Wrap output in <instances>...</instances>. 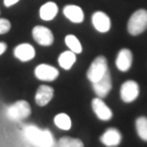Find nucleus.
I'll return each instance as SVG.
<instances>
[{
  "instance_id": "15",
  "label": "nucleus",
  "mask_w": 147,
  "mask_h": 147,
  "mask_svg": "<svg viewBox=\"0 0 147 147\" xmlns=\"http://www.w3.org/2000/svg\"><path fill=\"white\" fill-rule=\"evenodd\" d=\"M63 14L72 23H82L84 21V12L83 9L75 5H68L63 8Z\"/></svg>"
},
{
  "instance_id": "5",
  "label": "nucleus",
  "mask_w": 147,
  "mask_h": 147,
  "mask_svg": "<svg viewBox=\"0 0 147 147\" xmlns=\"http://www.w3.org/2000/svg\"><path fill=\"white\" fill-rule=\"evenodd\" d=\"M140 95V85L133 80H127L120 87V98L125 104H131Z\"/></svg>"
},
{
  "instance_id": "3",
  "label": "nucleus",
  "mask_w": 147,
  "mask_h": 147,
  "mask_svg": "<svg viewBox=\"0 0 147 147\" xmlns=\"http://www.w3.org/2000/svg\"><path fill=\"white\" fill-rule=\"evenodd\" d=\"M31 106L26 100H18L14 104L9 106L5 110L7 117L13 121L25 120L31 116Z\"/></svg>"
},
{
  "instance_id": "16",
  "label": "nucleus",
  "mask_w": 147,
  "mask_h": 147,
  "mask_svg": "<svg viewBox=\"0 0 147 147\" xmlns=\"http://www.w3.org/2000/svg\"><path fill=\"white\" fill-rule=\"evenodd\" d=\"M58 11L59 8L57 3H55L53 1H49V2H46L45 5H42L40 7L39 16L42 21H51L58 14Z\"/></svg>"
},
{
  "instance_id": "21",
  "label": "nucleus",
  "mask_w": 147,
  "mask_h": 147,
  "mask_svg": "<svg viewBox=\"0 0 147 147\" xmlns=\"http://www.w3.org/2000/svg\"><path fill=\"white\" fill-rule=\"evenodd\" d=\"M58 147H85L82 140L75 137L63 136L58 141Z\"/></svg>"
},
{
  "instance_id": "6",
  "label": "nucleus",
  "mask_w": 147,
  "mask_h": 147,
  "mask_svg": "<svg viewBox=\"0 0 147 147\" xmlns=\"http://www.w3.org/2000/svg\"><path fill=\"white\" fill-rule=\"evenodd\" d=\"M32 35H33L34 40L44 47L51 46L53 44V40H55L53 32L48 27L42 26V25H37L34 27L32 31Z\"/></svg>"
},
{
  "instance_id": "20",
  "label": "nucleus",
  "mask_w": 147,
  "mask_h": 147,
  "mask_svg": "<svg viewBox=\"0 0 147 147\" xmlns=\"http://www.w3.org/2000/svg\"><path fill=\"white\" fill-rule=\"evenodd\" d=\"M64 42H65V45L68 46L69 50H71V51H73L74 53H82V50H83V48H82V44L81 42L79 40V38L76 36H74L72 34H69L65 36L64 38Z\"/></svg>"
},
{
  "instance_id": "7",
  "label": "nucleus",
  "mask_w": 147,
  "mask_h": 147,
  "mask_svg": "<svg viewBox=\"0 0 147 147\" xmlns=\"http://www.w3.org/2000/svg\"><path fill=\"white\" fill-rule=\"evenodd\" d=\"M92 86H93V90L97 97H99V98L107 97L112 89V79H111L110 71L108 70L99 81L92 83Z\"/></svg>"
},
{
  "instance_id": "17",
  "label": "nucleus",
  "mask_w": 147,
  "mask_h": 147,
  "mask_svg": "<svg viewBox=\"0 0 147 147\" xmlns=\"http://www.w3.org/2000/svg\"><path fill=\"white\" fill-rule=\"evenodd\" d=\"M75 61H76V53H74L71 50H67V51L61 53L58 58L59 65L63 70H70L73 67Z\"/></svg>"
},
{
  "instance_id": "24",
  "label": "nucleus",
  "mask_w": 147,
  "mask_h": 147,
  "mask_svg": "<svg viewBox=\"0 0 147 147\" xmlns=\"http://www.w3.org/2000/svg\"><path fill=\"white\" fill-rule=\"evenodd\" d=\"M5 49H7V44H5V42H0V56L5 53Z\"/></svg>"
},
{
  "instance_id": "11",
  "label": "nucleus",
  "mask_w": 147,
  "mask_h": 147,
  "mask_svg": "<svg viewBox=\"0 0 147 147\" xmlns=\"http://www.w3.org/2000/svg\"><path fill=\"white\" fill-rule=\"evenodd\" d=\"M92 23L95 30L99 33H107L111 28L110 18L102 11H97L92 16Z\"/></svg>"
},
{
  "instance_id": "9",
  "label": "nucleus",
  "mask_w": 147,
  "mask_h": 147,
  "mask_svg": "<svg viewBox=\"0 0 147 147\" xmlns=\"http://www.w3.org/2000/svg\"><path fill=\"white\" fill-rule=\"evenodd\" d=\"M99 141L106 147H118L122 142V134L116 127H109L100 135Z\"/></svg>"
},
{
  "instance_id": "10",
  "label": "nucleus",
  "mask_w": 147,
  "mask_h": 147,
  "mask_svg": "<svg viewBox=\"0 0 147 147\" xmlns=\"http://www.w3.org/2000/svg\"><path fill=\"white\" fill-rule=\"evenodd\" d=\"M35 76L39 81L53 82L59 76V71L50 64L42 63L35 68Z\"/></svg>"
},
{
  "instance_id": "1",
  "label": "nucleus",
  "mask_w": 147,
  "mask_h": 147,
  "mask_svg": "<svg viewBox=\"0 0 147 147\" xmlns=\"http://www.w3.org/2000/svg\"><path fill=\"white\" fill-rule=\"evenodd\" d=\"M23 135L28 143L36 147H53L55 140L51 132L46 129H39L34 124L26 125L23 129Z\"/></svg>"
},
{
  "instance_id": "13",
  "label": "nucleus",
  "mask_w": 147,
  "mask_h": 147,
  "mask_svg": "<svg viewBox=\"0 0 147 147\" xmlns=\"http://www.w3.org/2000/svg\"><path fill=\"white\" fill-rule=\"evenodd\" d=\"M53 94H55V90L51 86L40 85L37 88L36 95H35L36 105L39 106V107H45L51 101V99L53 98Z\"/></svg>"
},
{
  "instance_id": "19",
  "label": "nucleus",
  "mask_w": 147,
  "mask_h": 147,
  "mask_svg": "<svg viewBox=\"0 0 147 147\" xmlns=\"http://www.w3.org/2000/svg\"><path fill=\"white\" fill-rule=\"evenodd\" d=\"M53 122H55V124L58 129L63 130V131H69L72 127L71 118L67 113H58L57 116L55 117Z\"/></svg>"
},
{
  "instance_id": "14",
  "label": "nucleus",
  "mask_w": 147,
  "mask_h": 147,
  "mask_svg": "<svg viewBox=\"0 0 147 147\" xmlns=\"http://www.w3.org/2000/svg\"><path fill=\"white\" fill-rule=\"evenodd\" d=\"M14 57L16 59H19L22 62H27L31 61L32 59H34L35 57V49L34 47L30 45V44H20L14 48Z\"/></svg>"
},
{
  "instance_id": "22",
  "label": "nucleus",
  "mask_w": 147,
  "mask_h": 147,
  "mask_svg": "<svg viewBox=\"0 0 147 147\" xmlns=\"http://www.w3.org/2000/svg\"><path fill=\"white\" fill-rule=\"evenodd\" d=\"M11 23L7 19H0V34H5L10 31Z\"/></svg>"
},
{
  "instance_id": "4",
  "label": "nucleus",
  "mask_w": 147,
  "mask_h": 147,
  "mask_svg": "<svg viewBox=\"0 0 147 147\" xmlns=\"http://www.w3.org/2000/svg\"><path fill=\"white\" fill-rule=\"evenodd\" d=\"M108 70H109L108 61H107L106 57L98 56L93 60V62L90 63L88 70H87V73H86L87 80L90 83H95V82L99 81Z\"/></svg>"
},
{
  "instance_id": "23",
  "label": "nucleus",
  "mask_w": 147,
  "mask_h": 147,
  "mask_svg": "<svg viewBox=\"0 0 147 147\" xmlns=\"http://www.w3.org/2000/svg\"><path fill=\"white\" fill-rule=\"evenodd\" d=\"M20 0H3V3H5V7H12L13 5H16V3H18Z\"/></svg>"
},
{
  "instance_id": "8",
  "label": "nucleus",
  "mask_w": 147,
  "mask_h": 147,
  "mask_svg": "<svg viewBox=\"0 0 147 147\" xmlns=\"http://www.w3.org/2000/svg\"><path fill=\"white\" fill-rule=\"evenodd\" d=\"M92 109L94 111V113L96 115V117L101 121H110L113 117V113L111 109L107 106L105 101L102 100V98L96 97L92 100Z\"/></svg>"
},
{
  "instance_id": "12",
  "label": "nucleus",
  "mask_w": 147,
  "mask_h": 147,
  "mask_svg": "<svg viewBox=\"0 0 147 147\" xmlns=\"http://www.w3.org/2000/svg\"><path fill=\"white\" fill-rule=\"evenodd\" d=\"M133 63V53L130 49L123 48L119 50L116 58V67L121 72H127Z\"/></svg>"
},
{
  "instance_id": "2",
  "label": "nucleus",
  "mask_w": 147,
  "mask_h": 147,
  "mask_svg": "<svg viewBox=\"0 0 147 147\" xmlns=\"http://www.w3.org/2000/svg\"><path fill=\"white\" fill-rule=\"evenodd\" d=\"M147 30V10L138 9L129 19L127 32L132 36H138Z\"/></svg>"
},
{
  "instance_id": "18",
  "label": "nucleus",
  "mask_w": 147,
  "mask_h": 147,
  "mask_svg": "<svg viewBox=\"0 0 147 147\" xmlns=\"http://www.w3.org/2000/svg\"><path fill=\"white\" fill-rule=\"evenodd\" d=\"M135 131L143 142L147 143V117L141 116L135 120Z\"/></svg>"
}]
</instances>
